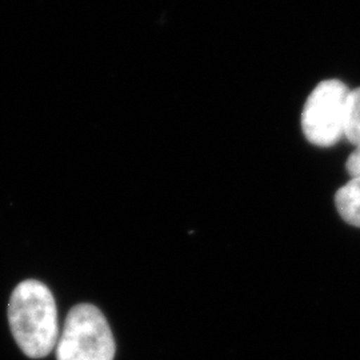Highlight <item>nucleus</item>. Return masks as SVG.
Instances as JSON below:
<instances>
[{
  "label": "nucleus",
  "instance_id": "f257e3e1",
  "mask_svg": "<svg viewBox=\"0 0 360 360\" xmlns=\"http://www.w3.org/2000/svg\"><path fill=\"white\" fill-rule=\"evenodd\" d=\"M11 333L27 356L46 358L59 339L58 309L50 288L30 279L18 284L8 304Z\"/></svg>",
  "mask_w": 360,
  "mask_h": 360
},
{
  "label": "nucleus",
  "instance_id": "f03ea898",
  "mask_svg": "<svg viewBox=\"0 0 360 360\" xmlns=\"http://www.w3.org/2000/svg\"><path fill=\"white\" fill-rule=\"evenodd\" d=\"M114 335L102 311L77 304L68 312L56 343L58 360H114Z\"/></svg>",
  "mask_w": 360,
  "mask_h": 360
},
{
  "label": "nucleus",
  "instance_id": "7ed1b4c3",
  "mask_svg": "<svg viewBox=\"0 0 360 360\" xmlns=\"http://www.w3.org/2000/svg\"><path fill=\"white\" fill-rule=\"evenodd\" d=\"M349 90L336 79L323 80L304 104L302 129L315 146H334L345 135V116Z\"/></svg>",
  "mask_w": 360,
  "mask_h": 360
},
{
  "label": "nucleus",
  "instance_id": "20e7f679",
  "mask_svg": "<svg viewBox=\"0 0 360 360\" xmlns=\"http://www.w3.org/2000/svg\"><path fill=\"white\" fill-rule=\"evenodd\" d=\"M335 203L342 218L360 227V176L352 178L338 191Z\"/></svg>",
  "mask_w": 360,
  "mask_h": 360
},
{
  "label": "nucleus",
  "instance_id": "39448f33",
  "mask_svg": "<svg viewBox=\"0 0 360 360\" xmlns=\"http://www.w3.org/2000/svg\"><path fill=\"white\" fill-rule=\"evenodd\" d=\"M345 135L349 142L360 147V89L349 91L345 116Z\"/></svg>",
  "mask_w": 360,
  "mask_h": 360
},
{
  "label": "nucleus",
  "instance_id": "423d86ee",
  "mask_svg": "<svg viewBox=\"0 0 360 360\" xmlns=\"http://www.w3.org/2000/svg\"><path fill=\"white\" fill-rule=\"evenodd\" d=\"M348 172L355 178L360 176V147H358L347 160Z\"/></svg>",
  "mask_w": 360,
  "mask_h": 360
}]
</instances>
